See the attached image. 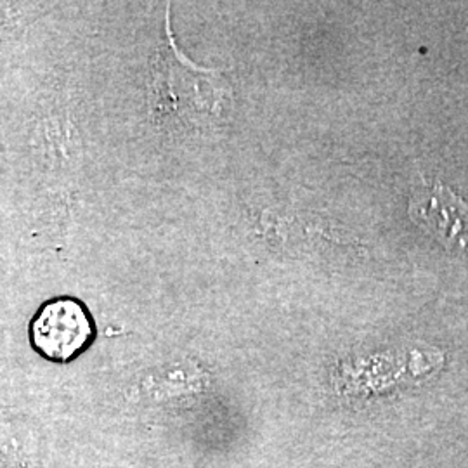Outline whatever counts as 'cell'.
<instances>
[{
  "label": "cell",
  "instance_id": "obj_3",
  "mask_svg": "<svg viewBox=\"0 0 468 468\" xmlns=\"http://www.w3.org/2000/svg\"><path fill=\"white\" fill-rule=\"evenodd\" d=\"M408 214L437 241L448 249L468 245V203L448 186L435 181L423 183L410 198Z\"/></svg>",
  "mask_w": 468,
  "mask_h": 468
},
{
  "label": "cell",
  "instance_id": "obj_2",
  "mask_svg": "<svg viewBox=\"0 0 468 468\" xmlns=\"http://www.w3.org/2000/svg\"><path fill=\"white\" fill-rule=\"evenodd\" d=\"M94 334L87 307L73 297L46 302L30 324L35 351L54 363H68L87 351Z\"/></svg>",
  "mask_w": 468,
  "mask_h": 468
},
{
  "label": "cell",
  "instance_id": "obj_1",
  "mask_svg": "<svg viewBox=\"0 0 468 468\" xmlns=\"http://www.w3.org/2000/svg\"><path fill=\"white\" fill-rule=\"evenodd\" d=\"M228 92L229 85L222 71L198 68L186 59L167 23V38L153 65V117L183 127L207 123L220 115Z\"/></svg>",
  "mask_w": 468,
  "mask_h": 468
}]
</instances>
